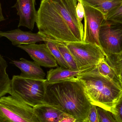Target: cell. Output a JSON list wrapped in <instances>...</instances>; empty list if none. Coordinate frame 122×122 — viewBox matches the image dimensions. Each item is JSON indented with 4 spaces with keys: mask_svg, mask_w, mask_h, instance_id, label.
I'll return each mask as SVG.
<instances>
[{
    "mask_svg": "<svg viewBox=\"0 0 122 122\" xmlns=\"http://www.w3.org/2000/svg\"><path fill=\"white\" fill-rule=\"evenodd\" d=\"M77 0H41L37 11L38 33L51 41L83 42V24L76 13Z\"/></svg>",
    "mask_w": 122,
    "mask_h": 122,
    "instance_id": "6da1fadb",
    "label": "cell"
},
{
    "mask_svg": "<svg viewBox=\"0 0 122 122\" xmlns=\"http://www.w3.org/2000/svg\"><path fill=\"white\" fill-rule=\"evenodd\" d=\"M44 103L57 107L77 121L83 122L92 105L78 77L48 84Z\"/></svg>",
    "mask_w": 122,
    "mask_h": 122,
    "instance_id": "7a4b0ae2",
    "label": "cell"
},
{
    "mask_svg": "<svg viewBox=\"0 0 122 122\" xmlns=\"http://www.w3.org/2000/svg\"><path fill=\"white\" fill-rule=\"evenodd\" d=\"M82 82L91 104L113 114L116 103L122 96V88L99 74L96 67L77 77Z\"/></svg>",
    "mask_w": 122,
    "mask_h": 122,
    "instance_id": "3957f363",
    "label": "cell"
},
{
    "mask_svg": "<svg viewBox=\"0 0 122 122\" xmlns=\"http://www.w3.org/2000/svg\"><path fill=\"white\" fill-rule=\"evenodd\" d=\"M47 80H40L14 75L11 80L9 94L31 107L44 103Z\"/></svg>",
    "mask_w": 122,
    "mask_h": 122,
    "instance_id": "277c9868",
    "label": "cell"
},
{
    "mask_svg": "<svg viewBox=\"0 0 122 122\" xmlns=\"http://www.w3.org/2000/svg\"><path fill=\"white\" fill-rule=\"evenodd\" d=\"M0 122H39L33 107L13 96L0 98Z\"/></svg>",
    "mask_w": 122,
    "mask_h": 122,
    "instance_id": "5b68a950",
    "label": "cell"
},
{
    "mask_svg": "<svg viewBox=\"0 0 122 122\" xmlns=\"http://www.w3.org/2000/svg\"><path fill=\"white\" fill-rule=\"evenodd\" d=\"M65 45L74 58L79 70L95 68L105 58L101 47L95 44L74 42Z\"/></svg>",
    "mask_w": 122,
    "mask_h": 122,
    "instance_id": "8992f818",
    "label": "cell"
},
{
    "mask_svg": "<svg viewBox=\"0 0 122 122\" xmlns=\"http://www.w3.org/2000/svg\"><path fill=\"white\" fill-rule=\"evenodd\" d=\"M100 47L105 56L122 52V24L105 20L99 35Z\"/></svg>",
    "mask_w": 122,
    "mask_h": 122,
    "instance_id": "52a82bcc",
    "label": "cell"
},
{
    "mask_svg": "<svg viewBox=\"0 0 122 122\" xmlns=\"http://www.w3.org/2000/svg\"><path fill=\"white\" fill-rule=\"evenodd\" d=\"M82 4L85 10L83 42L95 44L101 47L99 35L102 24L105 20V17L97 9Z\"/></svg>",
    "mask_w": 122,
    "mask_h": 122,
    "instance_id": "ba28073f",
    "label": "cell"
},
{
    "mask_svg": "<svg viewBox=\"0 0 122 122\" xmlns=\"http://www.w3.org/2000/svg\"><path fill=\"white\" fill-rule=\"evenodd\" d=\"M17 46L25 51L40 66L49 68L58 66L57 62L45 43L22 45Z\"/></svg>",
    "mask_w": 122,
    "mask_h": 122,
    "instance_id": "9c48e42d",
    "label": "cell"
},
{
    "mask_svg": "<svg viewBox=\"0 0 122 122\" xmlns=\"http://www.w3.org/2000/svg\"><path fill=\"white\" fill-rule=\"evenodd\" d=\"M36 4V0H17L12 6L16 9L19 17L18 28L24 26L33 30L37 15Z\"/></svg>",
    "mask_w": 122,
    "mask_h": 122,
    "instance_id": "30bf717a",
    "label": "cell"
},
{
    "mask_svg": "<svg viewBox=\"0 0 122 122\" xmlns=\"http://www.w3.org/2000/svg\"><path fill=\"white\" fill-rule=\"evenodd\" d=\"M0 36L7 38L11 41L12 45L17 46L51 40L39 33H34L30 31H23L19 29L6 31H0Z\"/></svg>",
    "mask_w": 122,
    "mask_h": 122,
    "instance_id": "8fae6325",
    "label": "cell"
},
{
    "mask_svg": "<svg viewBox=\"0 0 122 122\" xmlns=\"http://www.w3.org/2000/svg\"><path fill=\"white\" fill-rule=\"evenodd\" d=\"M33 109L39 122H58L69 115L57 107L46 103L34 107Z\"/></svg>",
    "mask_w": 122,
    "mask_h": 122,
    "instance_id": "7c38bea8",
    "label": "cell"
},
{
    "mask_svg": "<svg viewBox=\"0 0 122 122\" xmlns=\"http://www.w3.org/2000/svg\"><path fill=\"white\" fill-rule=\"evenodd\" d=\"M20 70V75L24 77L37 79H45L46 74L41 66L35 61H28L23 58L10 62Z\"/></svg>",
    "mask_w": 122,
    "mask_h": 122,
    "instance_id": "4fadbf2b",
    "label": "cell"
},
{
    "mask_svg": "<svg viewBox=\"0 0 122 122\" xmlns=\"http://www.w3.org/2000/svg\"><path fill=\"white\" fill-rule=\"evenodd\" d=\"M93 69L75 71L60 66L56 69H51L48 71L46 80L49 84L56 83L68 79L77 77Z\"/></svg>",
    "mask_w": 122,
    "mask_h": 122,
    "instance_id": "5bb4252c",
    "label": "cell"
},
{
    "mask_svg": "<svg viewBox=\"0 0 122 122\" xmlns=\"http://www.w3.org/2000/svg\"><path fill=\"white\" fill-rule=\"evenodd\" d=\"M100 11L107 16L117 8L122 5V0H77Z\"/></svg>",
    "mask_w": 122,
    "mask_h": 122,
    "instance_id": "9a60e30c",
    "label": "cell"
},
{
    "mask_svg": "<svg viewBox=\"0 0 122 122\" xmlns=\"http://www.w3.org/2000/svg\"><path fill=\"white\" fill-rule=\"evenodd\" d=\"M99 74L108 78L122 88V80L115 70L107 62L105 58L96 66Z\"/></svg>",
    "mask_w": 122,
    "mask_h": 122,
    "instance_id": "2e32d148",
    "label": "cell"
},
{
    "mask_svg": "<svg viewBox=\"0 0 122 122\" xmlns=\"http://www.w3.org/2000/svg\"><path fill=\"white\" fill-rule=\"evenodd\" d=\"M8 64L0 53V98L9 94L11 80L6 72Z\"/></svg>",
    "mask_w": 122,
    "mask_h": 122,
    "instance_id": "e0dca14e",
    "label": "cell"
},
{
    "mask_svg": "<svg viewBox=\"0 0 122 122\" xmlns=\"http://www.w3.org/2000/svg\"><path fill=\"white\" fill-rule=\"evenodd\" d=\"M44 42L47 45L51 54L60 66L69 69L68 64L65 61L61 52L58 48V41L49 40Z\"/></svg>",
    "mask_w": 122,
    "mask_h": 122,
    "instance_id": "ac0fdd59",
    "label": "cell"
},
{
    "mask_svg": "<svg viewBox=\"0 0 122 122\" xmlns=\"http://www.w3.org/2000/svg\"><path fill=\"white\" fill-rule=\"evenodd\" d=\"M57 45L58 48L61 52L65 61L68 64L69 69L75 71L79 70L74 58L65 44L58 42Z\"/></svg>",
    "mask_w": 122,
    "mask_h": 122,
    "instance_id": "d6986e66",
    "label": "cell"
},
{
    "mask_svg": "<svg viewBox=\"0 0 122 122\" xmlns=\"http://www.w3.org/2000/svg\"><path fill=\"white\" fill-rule=\"evenodd\" d=\"M107 63L114 69L117 74L122 79V52L118 54H111L105 56Z\"/></svg>",
    "mask_w": 122,
    "mask_h": 122,
    "instance_id": "ffe728a7",
    "label": "cell"
},
{
    "mask_svg": "<svg viewBox=\"0 0 122 122\" xmlns=\"http://www.w3.org/2000/svg\"><path fill=\"white\" fill-rule=\"evenodd\" d=\"M100 122H117L111 112L97 107Z\"/></svg>",
    "mask_w": 122,
    "mask_h": 122,
    "instance_id": "44dd1931",
    "label": "cell"
},
{
    "mask_svg": "<svg viewBox=\"0 0 122 122\" xmlns=\"http://www.w3.org/2000/svg\"><path fill=\"white\" fill-rule=\"evenodd\" d=\"M105 20L122 24V5L110 13Z\"/></svg>",
    "mask_w": 122,
    "mask_h": 122,
    "instance_id": "7402d4cb",
    "label": "cell"
},
{
    "mask_svg": "<svg viewBox=\"0 0 122 122\" xmlns=\"http://www.w3.org/2000/svg\"><path fill=\"white\" fill-rule=\"evenodd\" d=\"M83 122H100L97 106L92 105L88 112L86 119Z\"/></svg>",
    "mask_w": 122,
    "mask_h": 122,
    "instance_id": "603a6c76",
    "label": "cell"
},
{
    "mask_svg": "<svg viewBox=\"0 0 122 122\" xmlns=\"http://www.w3.org/2000/svg\"><path fill=\"white\" fill-rule=\"evenodd\" d=\"M117 122H122V96L115 106L113 114Z\"/></svg>",
    "mask_w": 122,
    "mask_h": 122,
    "instance_id": "cb8c5ba5",
    "label": "cell"
},
{
    "mask_svg": "<svg viewBox=\"0 0 122 122\" xmlns=\"http://www.w3.org/2000/svg\"><path fill=\"white\" fill-rule=\"evenodd\" d=\"M76 13L78 19L81 22L84 18L85 10L83 4L80 1H78L76 8Z\"/></svg>",
    "mask_w": 122,
    "mask_h": 122,
    "instance_id": "d4e9b609",
    "label": "cell"
},
{
    "mask_svg": "<svg viewBox=\"0 0 122 122\" xmlns=\"http://www.w3.org/2000/svg\"><path fill=\"white\" fill-rule=\"evenodd\" d=\"M77 120L74 117L69 115L64 117L58 122H76Z\"/></svg>",
    "mask_w": 122,
    "mask_h": 122,
    "instance_id": "484cf974",
    "label": "cell"
},
{
    "mask_svg": "<svg viewBox=\"0 0 122 122\" xmlns=\"http://www.w3.org/2000/svg\"><path fill=\"white\" fill-rule=\"evenodd\" d=\"M5 18L3 15V10H2V7H1V4L0 2V22L5 20Z\"/></svg>",
    "mask_w": 122,
    "mask_h": 122,
    "instance_id": "4316f807",
    "label": "cell"
},
{
    "mask_svg": "<svg viewBox=\"0 0 122 122\" xmlns=\"http://www.w3.org/2000/svg\"><path fill=\"white\" fill-rule=\"evenodd\" d=\"M78 122H80V121H78Z\"/></svg>",
    "mask_w": 122,
    "mask_h": 122,
    "instance_id": "83f0119b",
    "label": "cell"
},
{
    "mask_svg": "<svg viewBox=\"0 0 122 122\" xmlns=\"http://www.w3.org/2000/svg\"><path fill=\"white\" fill-rule=\"evenodd\" d=\"M76 122H78V121H76Z\"/></svg>",
    "mask_w": 122,
    "mask_h": 122,
    "instance_id": "f1b7e54d",
    "label": "cell"
},
{
    "mask_svg": "<svg viewBox=\"0 0 122 122\" xmlns=\"http://www.w3.org/2000/svg\"><path fill=\"white\" fill-rule=\"evenodd\" d=\"M1 36H0V38H1Z\"/></svg>",
    "mask_w": 122,
    "mask_h": 122,
    "instance_id": "f546056e",
    "label": "cell"
},
{
    "mask_svg": "<svg viewBox=\"0 0 122 122\" xmlns=\"http://www.w3.org/2000/svg\"></svg>",
    "mask_w": 122,
    "mask_h": 122,
    "instance_id": "4dcf8cb0",
    "label": "cell"
}]
</instances>
